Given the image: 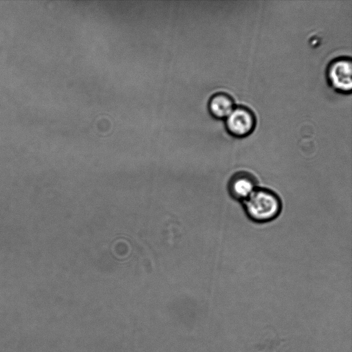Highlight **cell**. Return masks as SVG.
Segmentation results:
<instances>
[{
  "mask_svg": "<svg viewBox=\"0 0 352 352\" xmlns=\"http://www.w3.org/2000/svg\"><path fill=\"white\" fill-rule=\"evenodd\" d=\"M243 206L250 220L264 223L278 217L282 210V202L279 196L273 190L257 187L243 201Z\"/></svg>",
  "mask_w": 352,
  "mask_h": 352,
  "instance_id": "6da1fadb",
  "label": "cell"
},
{
  "mask_svg": "<svg viewBox=\"0 0 352 352\" xmlns=\"http://www.w3.org/2000/svg\"><path fill=\"white\" fill-rule=\"evenodd\" d=\"M352 63L348 57H339L329 63L327 78L331 87L340 93L349 94L352 89Z\"/></svg>",
  "mask_w": 352,
  "mask_h": 352,
  "instance_id": "7a4b0ae2",
  "label": "cell"
},
{
  "mask_svg": "<svg viewBox=\"0 0 352 352\" xmlns=\"http://www.w3.org/2000/svg\"><path fill=\"white\" fill-rule=\"evenodd\" d=\"M226 127L232 135L244 138L254 130L256 119L254 113L245 107H236L226 118Z\"/></svg>",
  "mask_w": 352,
  "mask_h": 352,
  "instance_id": "3957f363",
  "label": "cell"
},
{
  "mask_svg": "<svg viewBox=\"0 0 352 352\" xmlns=\"http://www.w3.org/2000/svg\"><path fill=\"white\" fill-rule=\"evenodd\" d=\"M257 187L255 176L244 170L233 174L228 183V190L230 197L241 201L246 199Z\"/></svg>",
  "mask_w": 352,
  "mask_h": 352,
  "instance_id": "277c9868",
  "label": "cell"
},
{
  "mask_svg": "<svg viewBox=\"0 0 352 352\" xmlns=\"http://www.w3.org/2000/svg\"><path fill=\"white\" fill-rule=\"evenodd\" d=\"M234 108L233 99L226 93H217L208 101L210 113L216 118H226Z\"/></svg>",
  "mask_w": 352,
  "mask_h": 352,
  "instance_id": "5b68a950",
  "label": "cell"
}]
</instances>
